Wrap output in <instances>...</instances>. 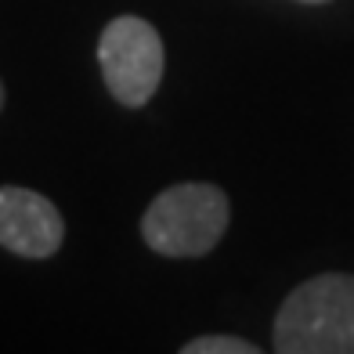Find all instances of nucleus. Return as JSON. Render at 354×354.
Listing matches in <instances>:
<instances>
[{
	"instance_id": "nucleus-5",
	"label": "nucleus",
	"mask_w": 354,
	"mask_h": 354,
	"mask_svg": "<svg viewBox=\"0 0 354 354\" xmlns=\"http://www.w3.org/2000/svg\"><path fill=\"white\" fill-rule=\"evenodd\" d=\"M181 351L185 354H257V347L250 340H239V336H199V340H188Z\"/></svg>"
},
{
	"instance_id": "nucleus-7",
	"label": "nucleus",
	"mask_w": 354,
	"mask_h": 354,
	"mask_svg": "<svg viewBox=\"0 0 354 354\" xmlns=\"http://www.w3.org/2000/svg\"><path fill=\"white\" fill-rule=\"evenodd\" d=\"M0 105H4V87H0Z\"/></svg>"
},
{
	"instance_id": "nucleus-2",
	"label": "nucleus",
	"mask_w": 354,
	"mask_h": 354,
	"mask_svg": "<svg viewBox=\"0 0 354 354\" xmlns=\"http://www.w3.org/2000/svg\"><path fill=\"white\" fill-rule=\"evenodd\" d=\"M228 228V196L217 185H174L141 217V235L163 257H203Z\"/></svg>"
},
{
	"instance_id": "nucleus-3",
	"label": "nucleus",
	"mask_w": 354,
	"mask_h": 354,
	"mask_svg": "<svg viewBox=\"0 0 354 354\" xmlns=\"http://www.w3.org/2000/svg\"><path fill=\"white\" fill-rule=\"evenodd\" d=\"M98 62L112 98L127 109H141L163 80L167 55L152 22L138 15H120L105 26L98 40Z\"/></svg>"
},
{
	"instance_id": "nucleus-4",
	"label": "nucleus",
	"mask_w": 354,
	"mask_h": 354,
	"mask_svg": "<svg viewBox=\"0 0 354 354\" xmlns=\"http://www.w3.org/2000/svg\"><path fill=\"white\" fill-rule=\"evenodd\" d=\"M62 239H66V224L51 199L15 185L0 188V246L4 250L29 261H44L58 253Z\"/></svg>"
},
{
	"instance_id": "nucleus-1",
	"label": "nucleus",
	"mask_w": 354,
	"mask_h": 354,
	"mask_svg": "<svg viewBox=\"0 0 354 354\" xmlns=\"http://www.w3.org/2000/svg\"><path fill=\"white\" fill-rule=\"evenodd\" d=\"M279 354H354V275H315L282 300Z\"/></svg>"
},
{
	"instance_id": "nucleus-6",
	"label": "nucleus",
	"mask_w": 354,
	"mask_h": 354,
	"mask_svg": "<svg viewBox=\"0 0 354 354\" xmlns=\"http://www.w3.org/2000/svg\"><path fill=\"white\" fill-rule=\"evenodd\" d=\"M304 4H326V0H304Z\"/></svg>"
}]
</instances>
